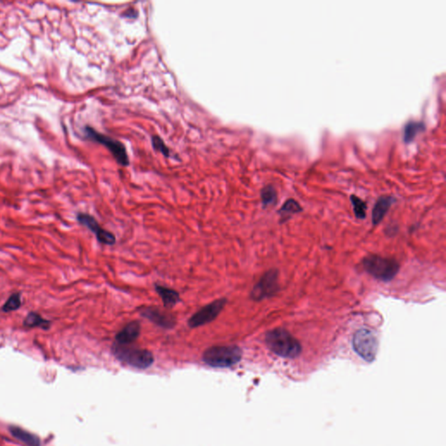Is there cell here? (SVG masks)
Instances as JSON below:
<instances>
[{
    "label": "cell",
    "mask_w": 446,
    "mask_h": 446,
    "mask_svg": "<svg viewBox=\"0 0 446 446\" xmlns=\"http://www.w3.org/2000/svg\"><path fill=\"white\" fill-rule=\"evenodd\" d=\"M267 346L272 352L285 358H294L301 353V344L286 329H274L267 332L265 336Z\"/></svg>",
    "instance_id": "obj_1"
},
{
    "label": "cell",
    "mask_w": 446,
    "mask_h": 446,
    "mask_svg": "<svg viewBox=\"0 0 446 446\" xmlns=\"http://www.w3.org/2000/svg\"><path fill=\"white\" fill-rule=\"evenodd\" d=\"M242 351L236 345L212 346L204 351L202 360L214 368H229L241 361Z\"/></svg>",
    "instance_id": "obj_2"
},
{
    "label": "cell",
    "mask_w": 446,
    "mask_h": 446,
    "mask_svg": "<svg viewBox=\"0 0 446 446\" xmlns=\"http://www.w3.org/2000/svg\"><path fill=\"white\" fill-rule=\"evenodd\" d=\"M112 352L121 363L141 370L150 367L154 361V355L149 350L130 345L115 343L112 346Z\"/></svg>",
    "instance_id": "obj_3"
},
{
    "label": "cell",
    "mask_w": 446,
    "mask_h": 446,
    "mask_svg": "<svg viewBox=\"0 0 446 446\" xmlns=\"http://www.w3.org/2000/svg\"><path fill=\"white\" fill-rule=\"evenodd\" d=\"M366 271L378 280L389 282L395 277L399 270V265L396 260L370 255L363 262Z\"/></svg>",
    "instance_id": "obj_4"
},
{
    "label": "cell",
    "mask_w": 446,
    "mask_h": 446,
    "mask_svg": "<svg viewBox=\"0 0 446 446\" xmlns=\"http://www.w3.org/2000/svg\"><path fill=\"white\" fill-rule=\"evenodd\" d=\"M85 134L87 136V138L91 141L100 143L106 148H108V150L111 152V154L114 155L115 160H117L119 164H121L122 166H127L129 164L127 150L121 142L112 139L108 136L104 135L90 127L85 128Z\"/></svg>",
    "instance_id": "obj_5"
},
{
    "label": "cell",
    "mask_w": 446,
    "mask_h": 446,
    "mask_svg": "<svg viewBox=\"0 0 446 446\" xmlns=\"http://www.w3.org/2000/svg\"><path fill=\"white\" fill-rule=\"evenodd\" d=\"M228 300L225 297L216 299L206 305L193 314L187 321V325L190 329H196L202 326L210 323L217 318L220 312L226 306Z\"/></svg>",
    "instance_id": "obj_6"
},
{
    "label": "cell",
    "mask_w": 446,
    "mask_h": 446,
    "mask_svg": "<svg viewBox=\"0 0 446 446\" xmlns=\"http://www.w3.org/2000/svg\"><path fill=\"white\" fill-rule=\"evenodd\" d=\"M353 348L367 362H372L377 351V341L369 329H359L353 338Z\"/></svg>",
    "instance_id": "obj_7"
},
{
    "label": "cell",
    "mask_w": 446,
    "mask_h": 446,
    "mask_svg": "<svg viewBox=\"0 0 446 446\" xmlns=\"http://www.w3.org/2000/svg\"><path fill=\"white\" fill-rule=\"evenodd\" d=\"M278 289V271L276 269H270L254 286L250 293L251 298L255 301H262L274 295Z\"/></svg>",
    "instance_id": "obj_8"
},
{
    "label": "cell",
    "mask_w": 446,
    "mask_h": 446,
    "mask_svg": "<svg viewBox=\"0 0 446 446\" xmlns=\"http://www.w3.org/2000/svg\"><path fill=\"white\" fill-rule=\"evenodd\" d=\"M139 311L142 317L162 329H174L177 323L175 316L166 311H161L160 308L143 307Z\"/></svg>",
    "instance_id": "obj_9"
},
{
    "label": "cell",
    "mask_w": 446,
    "mask_h": 446,
    "mask_svg": "<svg viewBox=\"0 0 446 446\" xmlns=\"http://www.w3.org/2000/svg\"><path fill=\"white\" fill-rule=\"evenodd\" d=\"M77 220L81 225L88 228L90 231L94 233V235H96L97 240L100 243L109 246L115 244L116 237L115 235L106 229L100 228L95 218L93 217L90 214L79 213L77 215Z\"/></svg>",
    "instance_id": "obj_10"
},
{
    "label": "cell",
    "mask_w": 446,
    "mask_h": 446,
    "mask_svg": "<svg viewBox=\"0 0 446 446\" xmlns=\"http://www.w3.org/2000/svg\"><path fill=\"white\" fill-rule=\"evenodd\" d=\"M141 331L142 325L139 321H132L118 332L115 336V343L121 345H130L138 339Z\"/></svg>",
    "instance_id": "obj_11"
},
{
    "label": "cell",
    "mask_w": 446,
    "mask_h": 446,
    "mask_svg": "<svg viewBox=\"0 0 446 446\" xmlns=\"http://www.w3.org/2000/svg\"><path fill=\"white\" fill-rule=\"evenodd\" d=\"M394 202L395 198H393L392 196H381L378 198L372 211V221L374 225H377L378 223L381 222V220H383L386 213L388 212Z\"/></svg>",
    "instance_id": "obj_12"
},
{
    "label": "cell",
    "mask_w": 446,
    "mask_h": 446,
    "mask_svg": "<svg viewBox=\"0 0 446 446\" xmlns=\"http://www.w3.org/2000/svg\"><path fill=\"white\" fill-rule=\"evenodd\" d=\"M154 288L157 294L160 296L164 307L166 309H172L175 305L178 304L179 301H181L180 294L176 290L168 287L161 286L159 284H156Z\"/></svg>",
    "instance_id": "obj_13"
},
{
    "label": "cell",
    "mask_w": 446,
    "mask_h": 446,
    "mask_svg": "<svg viewBox=\"0 0 446 446\" xmlns=\"http://www.w3.org/2000/svg\"><path fill=\"white\" fill-rule=\"evenodd\" d=\"M9 431L13 437L27 446H40L41 444L39 437H37L36 435L33 434L29 431H25L24 429L18 426H11Z\"/></svg>",
    "instance_id": "obj_14"
},
{
    "label": "cell",
    "mask_w": 446,
    "mask_h": 446,
    "mask_svg": "<svg viewBox=\"0 0 446 446\" xmlns=\"http://www.w3.org/2000/svg\"><path fill=\"white\" fill-rule=\"evenodd\" d=\"M425 130L424 121L410 120L404 125L403 128V139L404 142H412L417 133Z\"/></svg>",
    "instance_id": "obj_15"
},
{
    "label": "cell",
    "mask_w": 446,
    "mask_h": 446,
    "mask_svg": "<svg viewBox=\"0 0 446 446\" xmlns=\"http://www.w3.org/2000/svg\"><path fill=\"white\" fill-rule=\"evenodd\" d=\"M23 325L26 328H42L44 329H48L50 328V322L48 320L43 318L39 314L32 311L24 318Z\"/></svg>",
    "instance_id": "obj_16"
},
{
    "label": "cell",
    "mask_w": 446,
    "mask_h": 446,
    "mask_svg": "<svg viewBox=\"0 0 446 446\" xmlns=\"http://www.w3.org/2000/svg\"><path fill=\"white\" fill-rule=\"evenodd\" d=\"M261 197H262V205L264 206V207L274 205V203L277 201L276 190L271 185L265 186L262 189Z\"/></svg>",
    "instance_id": "obj_17"
},
{
    "label": "cell",
    "mask_w": 446,
    "mask_h": 446,
    "mask_svg": "<svg viewBox=\"0 0 446 446\" xmlns=\"http://www.w3.org/2000/svg\"><path fill=\"white\" fill-rule=\"evenodd\" d=\"M21 296L19 293H14L12 296H10L9 298L7 299V301L5 302V304L2 306V311L5 313H9L12 311H17L19 308L21 307Z\"/></svg>",
    "instance_id": "obj_18"
},
{
    "label": "cell",
    "mask_w": 446,
    "mask_h": 446,
    "mask_svg": "<svg viewBox=\"0 0 446 446\" xmlns=\"http://www.w3.org/2000/svg\"><path fill=\"white\" fill-rule=\"evenodd\" d=\"M350 200L352 202L353 209L356 217L358 219H365L366 216V209H367L366 203L355 194L350 196Z\"/></svg>",
    "instance_id": "obj_19"
},
{
    "label": "cell",
    "mask_w": 446,
    "mask_h": 446,
    "mask_svg": "<svg viewBox=\"0 0 446 446\" xmlns=\"http://www.w3.org/2000/svg\"><path fill=\"white\" fill-rule=\"evenodd\" d=\"M300 211H301V208L298 202L294 199H289L285 202L279 213L281 214H296Z\"/></svg>",
    "instance_id": "obj_20"
},
{
    "label": "cell",
    "mask_w": 446,
    "mask_h": 446,
    "mask_svg": "<svg viewBox=\"0 0 446 446\" xmlns=\"http://www.w3.org/2000/svg\"><path fill=\"white\" fill-rule=\"evenodd\" d=\"M152 144H153L154 150L160 152L163 155H165L166 157L170 156V149L168 148V146L165 144V142H163L160 137L154 136L152 138Z\"/></svg>",
    "instance_id": "obj_21"
}]
</instances>
